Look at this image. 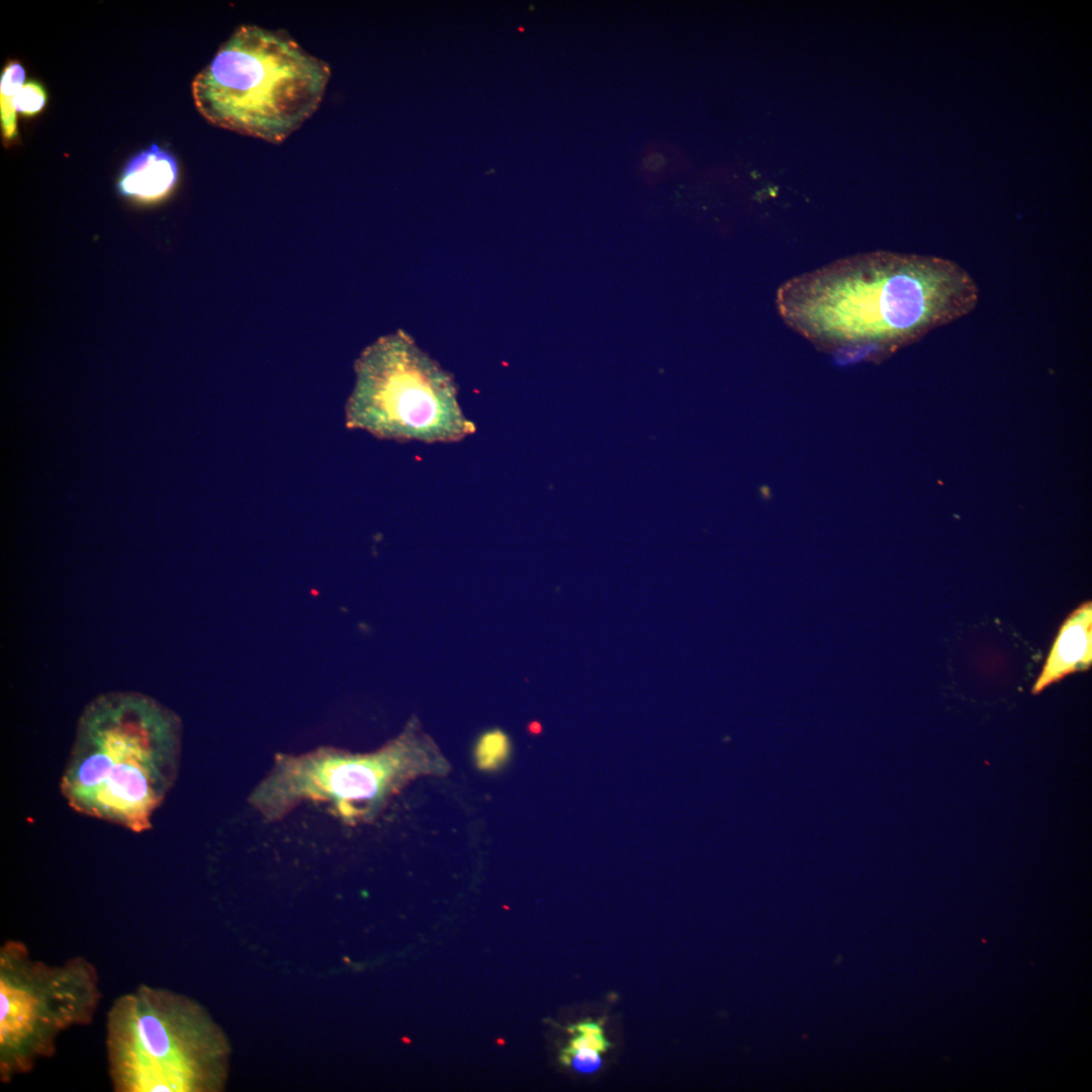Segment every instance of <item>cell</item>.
I'll return each instance as SVG.
<instances>
[{"instance_id": "cell-1", "label": "cell", "mask_w": 1092, "mask_h": 1092, "mask_svg": "<svg viewBox=\"0 0 1092 1092\" xmlns=\"http://www.w3.org/2000/svg\"><path fill=\"white\" fill-rule=\"evenodd\" d=\"M979 297L975 279L952 260L878 250L787 280L776 305L820 349L878 356L968 315Z\"/></svg>"}, {"instance_id": "cell-2", "label": "cell", "mask_w": 1092, "mask_h": 1092, "mask_svg": "<svg viewBox=\"0 0 1092 1092\" xmlns=\"http://www.w3.org/2000/svg\"><path fill=\"white\" fill-rule=\"evenodd\" d=\"M181 751L172 710L142 693L101 694L78 719L62 796L77 813L145 832L175 784Z\"/></svg>"}, {"instance_id": "cell-3", "label": "cell", "mask_w": 1092, "mask_h": 1092, "mask_svg": "<svg viewBox=\"0 0 1092 1092\" xmlns=\"http://www.w3.org/2000/svg\"><path fill=\"white\" fill-rule=\"evenodd\" d=\"M331 67L284 30L243 24L193 79L198 112L211 124L279 144L318 108Z\"/></svg>"}, {"instance_id": "cell-4", "label": "cell", "mask_w": 1092, "mask_h": 1092, "mask_svg": "<svg viewBox=\"0 0 1092 1092\" xmlns=\"http://www.w3.org/2000/svg\"><path fill=\"white\" fill-rule=\"evenodd\" d=\"M108 1075L115 1092H209L221 1087L228 1046L193 1000L142 984L106 1015Z\"/></svg>"}, {"instance_id": "cell-5", "label": "cell", "mask_w": 1092, "mask_h": 1092, "mask_svg": "<svg viewBox=\"0 0 1092 1092\" xmlns=\"http://www.w3.org/2000/svg\"><path fill=\"white\" fill-rule=\"evenodd\" d=\"M448 769L438 748L411 731L371 753L322 747L280 754L248 801L267 821L282 819L301 803L320 802L354 823L376 817L413 780Z\"/></svg>"}, {"instance_id": "cell-6", "label": "cell", "mask_w": 1092, "mask_h": 1092, "mask_svg": "<svg viewBox=\"0 0 1092 1092\" xmlns=\"http://www.w3.org/2000/svg\"><path fill=\"white\" fill-rule=\"evenodd\" d=\"M355 372L346 405L350 429L426 443L456 442L475 431L458 403L452 376L402 331L368 346Z\"/></svg>"}, {"instance_id": "cell-7", "label": "cell", "mask_w": 1092, "mask_h": 1092, "mask_svg": "<svg viewBox=\"0 0 1092 1092\" xmlns=\"http://www.w3.org/2000/svg\"><path fill=\"white\" fill-rule=\"evenodd\" d=\"M102 994L84 957L33 959L21 941L0 947V1079L9 1082L54 1055L59 1036L92 1022Z\"/></svg>"}, {"instance_id": "cell-8", "label": "cell", "mask_w": 1092, "mask_h": 1092, "mask_svg": "<svg viewBox=\"0 0 1092 1092\" xmlns=\"http://www.w3.org/2000/svg\"><path fill=\"white\" fill-rule=\"evenodd\" d=\"M1092 663V603L1087 601L1076 608L1064 621L1037 677L1032 694L1068 674L1084 671Z\"/></svg>"}, {"instance_id": "cell-9", "label": "cell", "mask_w": 1092, "mask_h": 1092, "mask_svg": "<svg viewBox=\"0 0 1092 1092\" xmlns=\"http://www.w3.org/2000/svg\"><path fill=\"white\" fill-rule=\"evenodd\" d=\"M179 178L176 159L157 145L130 159L116 182L117 193L142 205L157 204L174 191Z\"/></svg>"}, {"instance_id": "cell-10", "label": "cell", "mask_w": 1092, "mask_h": 1092, "mask_svg": "<svg viewBox=\"0 0 1092 1092\" xmlns=\"http://www.w3.org/2000/svg\"><path fill=\"white\" fill-rule=\"evenodd\" d=\"M23 67L16 61H10L4 67L0 78V116L1 133L5 144L12 143L17 136L15 95L24 85Z\"/></svg>"}, {"instance_id": "cell-11", "label": "cell", "mask_w": 1092, "mask_h": 1092, "mask_svg": "<svg viewBox=\"0 0 1092 1092\" xmlns=\"http://www.w3.org/2000/svg\"><path fill=\"white\" fill-rule=\"evenodd\" d=\"M46 102L47 93L43 87L35 81H28L15 95L13 105L16 112L33 116L43 108Z\"/></svg>"}, {"instance_id": "cell-12", "label": "cell", "mask_w": 1092, "mask_h": 1092, "mask_svg": "<svg viewBox=\"0 0 1092 1092\" xmlns=\"http://www.w3.org/2000/svg\"><path fill=\"white\" fill-rule=\"evenodd\" d=\"M565 1063L582 1073H593L601 1066L602 1060L599 1052L592 1049H581L574 1054L565 1057Z\"/></svg>"}, {"instance_id": "cell-13", "label": "cell", "mask_w": 1092, "mask_h": 1092, "mask_svg": "<svg viewBox=\"0 0 1092 1092\" xmlns=\"http://www.w3.org/2000/svg\"><path fill=\"white\" fill-rule=\"evenodd\" d=\"M507 748V737L498 731L491 732L482 738L479 744V755L482 757V760H486V758L490 759V757L493 759L505 754Z\"/></svg>"}, {"instance_id": "cell-14", "label": "cell", "mask_w": 1092, "mask_h": 1092, "mask_svg": "<svg viewBox=\"0 0 1092 1092\" xmlns=\"http://www.w3.org/2000/svg\"><path fill=\"white\" fill-rule=\"evenodd\" d=\"M609 1046L610 1043L607 1041L604 1035L596 1036L579 1033L578 1036L574 1037L571 1040L569 1048L565 1051L564 1057H568L584 1048L595 1050L599 1053H603L606 1052Z\"/></svg>"}, {"instance_id": "cell-15", "label": "cell", "mask_w": 1092, "mask_h": 1092, "mask_svg": "<svg viewBox=\"0 0 1092 1092\" xmlns=\"http://www.w3.org/2000/svg\"><path fill=\"white\" fill-rule=\"evenodd\" d=\"M571 1029L577 1031L580 1034L596 1035V1036L603 1035V1029L601 1027V1024L598 1023V1022H590V1021L581 1022V1023H578V1024L574 1025Z\"/></svg>"}]
</instances>
